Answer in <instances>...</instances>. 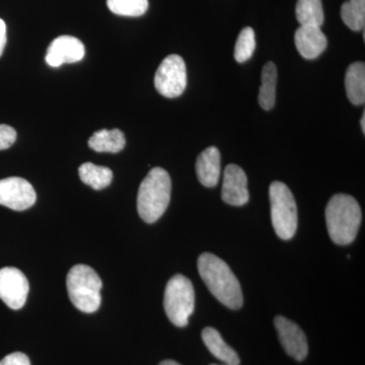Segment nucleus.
I'll return each mask as SVG.
<instances>
[{"label":"nucleus","mask_w":365,"mask_h":365,"mask_svg":"<svg viewBox=\"0 0 365 365\" xmlns=\"http://www.w3.org/2000/svg\"><path fill=\"white\" fill-rule=\"evenodd\" d=\"M274 325L285 352L297 361L306 359L309 353V345L304 331L294 322L282 316L276 317Z\"/></svg>","instance_id":"10"},{"label":"nucleus","mask_w":365,"mask_h":365,"mask_svg":"<svg viewBox=\"0 0 365 365\" xmlns=\"http://www.w3.org/2000/svg\"><path fill=\"white\" fill-rule=\"evenodd\" d=\"M255 49H256V37H255L254 30L247 26L242 29L235 43V59L239 63H244L253 56Z\"/></svg>","instance_id":"23"},{"label":"nucleus","mask_w":365,"mask_h":365,"mask_svg":"<svg viewBox=\"0 0 365 365\" xmlns=\"http://www.w3.org/2000/svg\"><path fill=\"white\" fill-rule=\"evenodd\" d=\"M202 340L209 351L225 365H240L241 364L237 353L225 343L222 335L215 328L207 327L204 329Z\"/></svg>","instance_id":"15"},{"label":"nucleus","mask_w":365,"mask_h":365,"mask_svg":"<svg viewBox=\"0 0 365 365\" xmlns=\"http://www.w3.org/2000/svg\"><path fill=\"white\" fill-rule=\"evenodd\" d=\"M361 209L356 199L347 194H336L326 208L327 230L331 240L340 246L351 244L359 234Z\"/></svg>","instance_id":"2"},{"label":"nucleus","mask_w":365,"mask_h":365,"mask_svg":"<svg viewBox=\"0 0 365 365\" xmlns=\"http://www.w3.org/2000/svg\"><path fill=\"white\" fill-rule=\"evenodd\" d=\"M6 45V26L4 20L0 19V57L4 53V47Z\"/></svg>","instance_id":"26"},{"label":"nucleus","mask_w":365,"mask_h":365,"mask_svg":"<svg viewBox=\"0 0 365 365\" xmlns=\"http://www.w3.org/2000/svg\"><path fill=\"white\" fill-rule=\"evenodd\" d=\"M360 126H361L362 132L365 133V114L362 115L361 120H360Z\"/></svg>","instance_id":"28"},{"label":"nucleus","mask_w":365,"mask_h":365,"mask_svg":"<svg viewBox=\"0 0 365 365\" xmlns=\"http://www.w3.org/2000/svg\"><path fill=\"white\" fill-rule=\"evenodd\" d=\"M113 14L122 16H140L148 9V0H107Z\"/></svg>","instance_id":"22"},{"label":"nucleus","mask_w":365,"mask_h":365,"mask_svg":"<svg viewBox=\"0 0 365 365\" xmlns=\"http://www.w3.org/2000/svg\"><path fill=\"white\" fill-rule=\"evenodd\" d=\"M345 88L347 97L353 105L365 103V66L364 62L350 64L346 71Z\"/></svg>","instance_id":"16"},{"label":"nucleus","mask_w":365,"mask_h":365,"mask_svg":"<svg viewBox=\"0 0 365 365\" xmlns=\"http://www.w3.org/2000/svg\"><path fill=\"white\" fill-rule=\"evenodd\" d=\"M172 181L169 173L153 168L144 178L137 195V210L144 222H158L167 210L170 200Z\"/></svg>","instance_id":"3"},{"label":"nucleus","mask_w":365,"mask_h":365,"mask_svg":"<svg viewBox=\"0 0 365 365\" xmlns=\"http://www.w3.org/2000/svg\"><path fill=\"white\" fill-rule=\"evenodd\" d=\"M198 271L211 294L228 309H240L244 304L241 284L230 266L211 253L198 259Z\"/></svg>","instance_id":"1"},{"label":"nucleus","mask_w":365,"mask_h":365,"mask_svg":"<svg viewBox=\"0 0 365 365\" xmlns=\"http://www.w3.org/2000/svg\"><path fill=\"white\" fill-rule=\"evenodd\" d=\"M294 43L299 54L309 60L318 58L328 46L325 34L317 26H300L295 32Z\"/></svg>","instance_id":"13"},{"label":"nucleus","mask_w":365,"mask_h":365,"mask_svg":"<svg viewBox=\"0 0 365 365\" xmlns=\"http://www.w3.org/2000/svg\"><path fill=\"white\" fill-rule=\"evenodd\" d=\"M196 173L203 186L213 188L218 184L222 173V157L217 148L210 146L198 155Z\"/></svg>","instance_id":"14"},{"label":"nucleus","mask_w":365,"mask_h":365,"mask_svg":"<svg viewBox=\"0 0 365 365\" xmlns=\"http://www.w3.org/2000/svg\"><path fill=\"white\" fill-rule=\"evenodd\" d=\"M269 195L274 230L279 239L288 241L297 230V206L294 194L284 182L275 181L270 185Z\"/></svg>","instance_id":"5"},{"label":"nucleus","mask_w":365,"mask_h":365,"mask_svg":"<svg viewBox=\"0 0 365 365\" xmlns=\"http://www.w3.org/2000/svg\"><path fill=\"white\" fill-rule=\"evenodd\" d=\"M158 365H181L178 364V362L174 361V360H165V361L160 362Z\"/></svg>","instance_id":"27"},{"label":"nucleus","mask_w":365,"mask_h":365,"mask_svg":"<svg viewBox=\"0 0 365 365\" xmlns=\"http://www.w3.org/2000/svg\"><path fill=\"white\" fill-rule=\"evenodd\" d=\"M295 14L300 26H321L324 23L322 0H297Z\"/></svg>","instance_id":"20"},{"label":"nucleus","mask_w":365,"mask_h":365,"mask_svg":"<svg viewBox=\"0 0 365 365\" xmlns=\"http://www.w3.org/2000/svg\"><path fill=\"white\" fill-rule=\"evenodd\" d=\"M16 140V131L9 125L0 124V150H7Z\"/></svg>","instance_id":"24"},{"label":"nucleus","mask_w":365,"mask_h":365,"mask_svg":"<svg viewBox=\"0 0 365 365\" xmlns=\"http://www.w3.org/2000/svg\"><path fill=\"white\" fill-rule=\"evenodd\" d=\"M36 200L35 189L23 178L11 177L0 180V205L23 211L32 207Z\"/></svg>","instance_id":"8"},{"label":"nucleus","mask_w":365,"mask_h":365,"mask_svg":"<svg viewBox=\"0 0 365 365\" xmlns=\"http://www.w3.org/2000/svg\"><path fill=\"white\" fill-rule=\"evenodd\" d=\"M79 178L88 186L95 190L107 188L111 184L113 173L109 168L86 163L78 169Z\"/></svg>","instance_id":"19"},{"label":"nucleus","mask_w":365,"mask_h":365,"mask_svg":"<svg viewBox=\"0 0 365 365\" xmlns=\"http://www.w3.org/2000/svg\"><path fill=\"white\" fill-rule=\"evenodd\" d=\"M222 198L232 206H242L249 202L248 178L239 165H228L225 168Z\"/></svg>","instance_id":"12"},{"label":"nucleus","mask_w":365,"mask_h":365,"mask_svg":"<svg viewBox=\"0 0 365 365\" xmlns=\"http://www.w3.org/2000/svg\"><path fill=\"white\" fill-rule=\"evenodd\" d=\"M0 365H31L30 359L21 352H14L7 355L0 361Z\"/></svg>","instance_id":"25"},{"label":"nucleus","mask_w":365,"mask_h":365,"mask_svg":"<svg viewBox=\"0 0 365 365\" xmlns=\"http://www.w3.org/2000/svg\"><path fill=\"white\" fill-rule=\"evenodd\" d=\"M211 365H217V364H211Z\"/></svg>","instance_id":"29"},{"label":"nucleus","mask_w":365,"mask_h":365,"mask_svg":"<svg viewBox=\"0 0 365 365\" xmlns=\"http://www.w3.org/2000/svg\"><path fill=\"white\" fill-rule=\"evenodd\" d=\"M341 18L350 30H364L365 0H348L341 7Z\"/></svg>","instance_id":"21"},{"label":"nucleus","mask_w":365,"mask_h":365,"mask_svg":"<svg viewBox=\"0 0 365 365\" xmlns=\"http://www.w3.org/2000/svg\"><path fill=\"white\" fill-rule=\"evenodd\" d=\"M155 86L163 97H180L187 86V69L184 59L177 54L165 57L155 72Z\"/></svg>","instance_id":"7"},{"label":"nucleus","mask_w":365,"mask_h":365,"mask_svg":"<svg viewBox=\"0 0 365 365\" xmlns=\"http://www.w3.org/2000/svg\"><path fill=\"white\" fill-rule=\"evenodd\" d=\"M126 139L119 129H103L95 132L88 139V146L97 153H117L125 148Z\"/></svg>","instance_id":"17"},{"label":"nucleus","mask_w":365,"mask_h":365,"mask_svg":"<svg viewBox=\"0 0 365 365\" xmlns=\"http://www.w3.org/2000/svg\"><path fill=\"white\" fill-rule=\"evenodd\" d=\"M262 85L259 91V104L266 111L272 109L276 101L277 67L273 62H267L262 71Z\"/></svg>","instance_id":"18"},{"label":"nucleus","mask_w":365,"mask_h":365,"mask_svg":"<svg viewBox=\"0 0 365 365\" xmlns=\"http://www.w3.org/2000/svg\"><path fill=\"white\" fill-rule=\"evenodd\" d=\"M29 281L25 274L14 267L0 269V299L11 309L25 306L29 294Z\"/></svg>","instance_id":"9"},{"label":"nucleus","mask_w":365,"mask_h":365,"mask_svg":"<svg viewBox=\"0 0 365 365\" xmlns=\"http://www.w3.org/2000/svg\"><path fill=\"white\" fill-rule=\"evenodd\" d=\"M85 45L72 36H60L53 40L46 54L48 66L59 67L62 64L76 63L85 57Z\"/></svg>","instance_id":"11"},{"label":"nucleus","mask_w":365,"mask_h":365,"mask_svg":"<svg viewBox=\"0 0 365 365\" xmlns=\"http://www.w3.org/2000/svg\"><path fill=\"white\" fill-rule=\"evenodd\" d=\"M103 283L98 273L90 266H73L67 274L66 287L73 306L83 313L98 311L101 306Z\"/></svg>","instance_id":"4"},{"label":"nucleus","mask_w":365,"mask_h":365,"mask_svg":"<svg viewBox=\"0 0 365 365\" xmlns=\"http://www.w3.org/2000/svg\"><path fill=\"white\" fill-rule=\"evenodd\" d=\"M163 307L170 321L177 327H186L195 309V292L186 276L177 274L168 282Z\"/></svg>","instance_id":"6"}]
</instances>
